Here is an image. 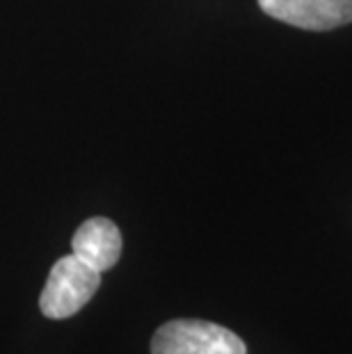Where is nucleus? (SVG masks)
I'll use <instances>...</instances> for the list:
<instances>
[{
    "mask_svg": "<svg viewBox=\"0 0 352 354\" xmlns=\"http://www.w3.org/2000/svg\"><path fill=\"white\" fill-rule=\"evenodd\" d=\"M151 354H247L236 331L208 320L176 318L156 329Z\"/></svg>",
    "mask_w": 352,
    "mask_h": 354,
    "instance_id": "obj_1",
    "label": "nucleus"
},
{
    "mask_svg": "<svg viewBox=\"0 0 352 354\" xmlns=\"http://www.w3.org/2000/svg\"><path fill=\"white\" fill-rule=\"evenodd\" d=\"M101 286V272L82 263L76 254L62 256L50 268L44 286L39 308L50 320H64L76 315Z\"/></svg>",
    "mask_w": 352,
    "mask_h": 354,
    "instance_id": "obj_2",
    "label": "nucleus"
},
{
    "mask_svg": "<svg viewBox=\"0 0 352 354\" xmlns=\"http://www.w3.org/2000/svg\"><path fill=\"white\" fill-rule=\"evenodd\" d=\"M259 7L275 21L311 32L352 24V0H259Z\"/></svg>",
    "mask_w": 352,
    "mask_h": 354,
    "instance_id": "obj_3",
    "label": "nucleus"
},
{
    "mask_svg": "<svg viewBox=\"0 0 352 354\" xmlns=\"http://www.w3.org/2000/svg\"><path fill=\"white\" fill-rule=\"evenodd\" d=\"M71 250L96 272H108L122 256V231L108 217H89L73 233Z\"/></svg>",
    "mask_w": 352,
    "mask_h": 354,
    "instance_id": "obj_4",
    "label": "nucleus"
}]
</instances>
